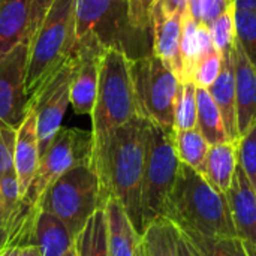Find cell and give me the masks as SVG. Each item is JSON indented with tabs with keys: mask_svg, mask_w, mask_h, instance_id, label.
<instances>
[{
	"mask_svg": "<svg viewBox=\"0 0 256 256\" xmlns=\"http://www.w3.org/2000/svg\"><path fill=\"white\" fill-rule=\"evenodd\" d=\"M148 120L135 116L128 123L93 140L92 165L99 177L102 204L117 200L135 230L142 234L141 186L146 162Z\"/></svg>",
	"mask_w": 256,
	"mask_h": 256,
	"instance_id": "6da1fadb",
	"label": "cell"
},
{
	"mask_svg": "<svg viewBox=\"0 0 256 256\" xmlns=\"http://www.w3.org/2000/svg\"><path fill=\"white\" fill-rule=\"evenodd\" d=\"M164 218L182 231L202 236H237L226 195L194 168L182 164Z\"/></svg>",
	"mask_w": 256,
	"mask_h": 256,
	"instance_id": "7a4b0ae2",
	"label": "cell"
},
{
	"mask_svg": "<svg viewBox=\"0 0 256 256\" xmlns=\"http://www.w3.org/2000/svg\"><path fill=\"white\" fill-rule=\"evenodd\" d=\"M82 40L120 50L130 60L152 52V34L132 27L128 0H76L75 44Z\"/></svg>",
	"mask_w": 256,
	"mask_h": 256,
	"instance_id": "3957f363",
	"label": "cell"
},
{
	"mask_svg": "<svg viewBox=\"0 0 256 256\" xmlns=\"http://www.w3.org/2000/svg\"><path fill=\"white\" fill-rule=\"evenodd\" d=\"M76 0H54L28 40L26 92L30 96L74 54Z\"/></svg>",
	"mask_w": 256,
	"mask_h": 256,
	"instance_id": "277c9868",
	"label": "cell"
},
{
	"mask_svg": "<svg viewBox=\"0 0 256 256\" xmlns=\"http://www.w3.org/2000/svg\"><path fill=\"white\" fill-rule=\"evenodd\" d=\"M138 114L130 58L120 50L104 48L99 60V82L92 117V140L128 123Z\"/></svg>",
	"mask_w": 256,
	"mask_h": 256,
	"instance_id": "5b68a950",
	"label": "cell"
},
{
	"mask_svg": "<svg viewBox=\"0 0 256 256\" xmlns=\"http://www.w3.org/2000/svg\"><path fill=\"white\" fill-rule=\"evenodd\" d=\"M92 148V132L78 128H60L48 148L40 156L34 177L21 198L20 213L12 228L32 230L39 201L46 189L69 168L82 162H90Z\"/></svg>",
	"mask_w": 256,
	"mask_h": 256,
	"instance_id": "8992f818",
	"label": "cell"
},
{
	"mask_svg": "<svg viewBox=\"0 0 256 256\" xmlns=\"http://www.w3.org/2000/svg\"><path fill=\"white\" fill-rule=\"evenodd\" d=\"M100 200L99 177L90 162L78 164L63 172L44 194L38 212H50L63 220L76 237L98 207Z\"/></svg>",
	"mask_w": 256,
	"mask_h": 256,
	"instance_id": "52a82bcc",
	"label": "cell"
},
{
	"mask_svg": "<svg viewBox=\"0 0 256 256\" xmlns=\"http://www.w3.org/2000/svg\"><path fill=\"white\" fill-rule=\"evenodd\" d=\"M180 159L174 146V130L148 122L146 162L141 186V213L144 228L154 219L164 218L168 196L176 184Z\"/></svg>",
	"mask_w": 256,
	"mask_h": 256,
	"instance_id": "ba28073f",
	"label": "cell"
},
{
	"mask_svg": "<svg viewBox=\"0 0 256 256\" xmlns=\"http://www.w3.org/2000/svg\"><path fill=\"white\" fill-rule=\"evenodd\" d=\"M130 74L138 114L174 130V108L180 87L176 74L153 52L130 60Z\"/></svg>",
	"mask_w": 256,
	"mask_h": 256,
	"instance_id": "9c48e42d",
	"label": "cell"
},
{
	"mask_svg": "<svg viewBox=\"0 0 256 256\" xmlns=\"http://www.w3.org/2000/svg\"><path fill=\"white\" fill-rule=\"evenodd\" d=\"M74 68L75 58L72 54L64 64H62L28 96V102L36 114V132L40 156L62 128V120L69 105Z\"/></svg>",
	"mask_w": 256,
	"mask_h": 256,
	"instance_id": "30bf717a",
	"label": "cell"
},
{
	"mask_svg": "<svg viewBox=\"0 0 256 256\" xmlns=\"http://www.w3.org/2000/svg\"><path fill=\"white\" fill-rule=\"evenodd\" d=\"M27 58L28 40H22L0 62V122L16 129L28 111Z\"/></svg>",
	"mask_w": 256,
	"mask_h": 256,
	"instance_id": "8fae6325",
	"label": "cell"
},
{
	"mask_svg": "<svg viewBox=\"0 0 256 256\" xmlns=\"http://www.w3.org/2000/svg\"><path fill=\"white\" fill-rule=\"evenodd\" d=\"M102 50L104 48L94 40H82L75 44V68L69 93V104L72 105L75 114L90 116L93 111L99 82V60Z\"/></svg>",
	"mask_w": 256,
	"mask_h": 256,
	"instance_id": "7c38bea8",
	"label": "cell"
},
{
	"mask_svg": "<svg viewBox=\"0 0 256 256\" xmlns=\"http://www.w3.org/2000/svg\"><path fill=\"white\" fill-rule=\"evenodd\" d=\"M182 15L168 14L160 6L152 8V52L159 57L183 81V62L180 54Z\"/></svg>",
	"mask_w": 256,
	"mask_h": 256,
	"instance_id": "4fadbf2b",
	"label": "cell"
},
{
	"mask_svg": "<svg viewBox=\"0 0 256 256\" xmlns=\"http://www.w3.org/2000/svg\"><path fill=\"white\" fill-rule=\"evenodd\" d=\"M236 80V106L238 135H244L256 123V69L236 40L231 50Z\"/></svg>",
	"mask_w": 256,
	"mask_h": 256,
	"instance_id": "5bb4252c",
	"label": "cell"
},
{
	"mask_svg": "<svg viewBox=\"0 0 256 256\" xmlns=\"http://www.w3.org/2000/svg\"><path fill=\"white\" fill-rule=\"evenodd\" d=\"M225 195L237 237L256 248V190L240 165Z\"/></svg>",
	"mask_w": 256,
	"mask_h": 256,
	"instance_id": "9a60e30c",
	"label": "cell"
},
{
	"mask_svg": "<svg viewBox=\"0 0 256 256\" xmlns=\"http://www.w3.org/2000/svg\"><path fill=\"white\" fill-rule=\"evenodd\" d=\"M39 160H40V152H39V141L36 132V114L32 104L28 102V111L16 129L15 153H14V170L16 174L21 198L27 192L34 177Z\"/></svg>",
	"mask_w": 256,
	"mask_h": 256,
	"instance_id": "2e32d148",
	"label": "cell"
},
{
	"mask_svg": "<svg viewBox=\"0 0 256 256\" xmlns=\"http://www.w3.org/2000/svg\"><path fill=\"white\" fill-rule=\"evenodd\" d=\"M30 244L38 248L40 256H63L75 248V236L57 216L39 210L34 218Z\"/></svg>",
	"mask_w": 256,
	"mask_h": 256,
	"instance_id": "e0dca14e",
	"label": "cell"
},
{
	"mask_svg": "<svg viewBox=\"0 0 256 256\" xmlns=\"http://www.w3.org/2000/svg\"><path fill=\"white\" fill-rule=\"evenodd\" d=\"M104 208L111 256H138L141 234L132 225L122 204L114 198H108Z\"/></svg>",
	"mask_w": 256,
	"mask_h": 256,
	"instance_id": "ac0fdd59",
	"label": "cell"
},
{
	"mask_svg": "<svg viewBox=\"0 0 256 256\" xmlns=\"http://www.w3.org/2000/svg\"><path fill=\"white\" fill-rule=\"evenodd\" d=\"M32 0H0V62L18 44L28 40Z\"/></svg>",
	"mask_w": 256,
	"mask_h": 256,
	"instance_id": "d6986e66",
	"label": "cell"
},
{
	"mask_svg": "<svg viewBox=\"0 0 256 256\" xmlns=\"http://www.w3.org/2000/svg\"><path fill=\"white\" fill-rule=\"evenodd\" d=\"M212 94L213 100L216 102L228 136L231 141H238V129H237V106H236V80L234 70L231 63V52L222 56V68L218 80L207 88Z\"/></svg>",
	"mask_w": 256,
	"mask_h": 256,
	"instance_id": "ffe728a7",
	"label": "cell"
},
{
	"mask_svg": "<svg viewBox=\"0 0 256 256\" xmlns=\"http://www.w3.org/2000/svg\"><path fill=\"white\" fill-rule=\"evenodd\" d=\"M238 165V141H226L210 146L202 176L218 190L226 194Z\"/></svg>",
	"mask_w": 256,
	"mask_h": 256,
	"instance_id": "44dd1931",
	"label": "cell"
},
{
	"mask_svg": "<svg viewBox=\"0 0 256 256\" xmlns=\"http://www.w3.org/2000/svg\"><path fill=\"white\" fill-rule=\"evenodd\" d=\"M196 256H256V248L237 236H202L195 231H182Z\"/></svg>",
	"mask_w": 256,
	"mask_h": 256,
	"instance_id": "7402d4cb",
	"label": "cell"
},
{
	"mask_svg": "<svg viewBox=\"0 0 256 256\" xmlns=\"http://www.w3.org/2000/svg\"><path fill=\"white\" fill-rule=\"evenodd\" d=\"M178 228L166 218L152 220L140 238L138 256H177Z\"/></svg>",
	"mask_w": 256,
	"mask_h": 256,
	"instance_id": "603a6c76",
	"label": "cell"
},
{
	"mask_svg": "<svg viewBox=\"0 0 256 256\" xmlns=\"http://www.w3.org/2000/svg\"><path fill=\"white\" fill-rule=\"evenodd\" d=\"M196 128L210 146L231 141L216 102L201 87H196Z\"/></svg>",
	"mask_w": 256,
	"mask_h": 256,
	"instance_id": "cb8c5ba5",
	"label": "cell"
},
{
	"mask_svg": "<svg viewBox=\"0 0 256 256\" xmlns=\"http://www.w3.org/2000/svg\"><path fill=\"white\" fill-rule=\"evenodd\" d=\"M75 252L76 256H111L104 206L98 207L75 237Z\"/></svg>",
	"mask_w": 256,
	"mask_h": 256,
	"instance_id": "d4e9b609",
	"label": "cell"
},
{
	"mask_svg": "<svg viewBox=\"0 0 256 256\" xmlns=\"http://www.w3.org/2000/svg\"><path fill=\"white\" fill-rule=\"evenodd\" d=\"M174 146L180 162L202 174L210 144L198 130V128L174 130Z\"/></svg>",
	"mask_w": 256,
	"mask_h": 256,
	"instance_id": "484cf974",
	"label": "cell"
},
{
	"mask_svg": "<svg viewBox=\"0 0 256 256\" xmlns=\"http://www.w3.org/2000/svg\"><path fill=\"white\" fill-rule=\"evenodd\" d=\"M20 206H21V195H20V186L15 171L0 176V231L4 243L20 213Z\"/></svg>",
	"mask_w": 256,
	"mask_h": 256,
	"instance_id": "4316f807",
	"label": "cell"
},
{
	"mask_svg": "<svg viewBox=\"0 0 256 256\" xmlns=\"http://www.w3.org/2000/svg\"><path fill=\"white\" fill-rule=\"evenodd\" d=\"M180 54L183 62V81H192L194 70L198 63V22L189 10L182 15Z\"/></svg>",
	"mask_w": 256,
	"mask_h": 256,
	"instance_id": "83f0119b",
	"label": "cell"
},
{
	"mask_svg": "<svg viewBox=\"0 0 256 256\" xmlns=\"http://www.w3.org/2000/svg\"><path fill=\"white\" fill-rule=\"evenodd\" d=\"M196 128V86L192 81L180 82L176 108L174 130H186Z\"/></svg>",
	"mask_w": 256,
	"mask_h": 256,
	"instance_id": "f1b7e54d",
	"label": "cell"
},
{
	"mask_svg": "<svg viewBox=\"0 0 256 256\" xmlns=\"http://www.w3.org/2000/svg\"><path fill=\"white\" fill-rule=\"evenodd\" d=\"M236 40L256 69V12L234 8Z\"/></svg>",
	"mask_w": 256,
	"mask_h": 256,
	"instance_id": "f546056e",
	"label": "cell"
},
{
	"mask_svg": "<svg viewBox=\"0 0 256 256\" xmlns=\"http://www.w3.org/2000/svg\"><path fill=\"white\" fill-rule=\"evenodd\" d=\"M208 30H210L216 51L222 56L230 54L232 50V45L236 42V21H234V4L232 3L222 15H219L208 26Z\"/></svg>",
	"mask_w": 256,
	"mask_h": 256,
	"instance_id": "4dcf8cb0",
	"label": "cell"
},
{
	"mask_svg": "<svg viewBox=\"0 0 256 256\" xmlns=\"http://www.w3.org/2000/svg\"><path fill=\"white\" fill-rule=\"evenodd\" d=\"M238 165L256 190V123L238 140Z\"/></svg>",
	"mask_w": 256,
	"mask_h": 256,
	"instance_id": "1f68e13d",
	"label": "cell"
},
{
	"mask_svg": "<svg viewBox=\"0 0 256 256\" xmlns=\"http://www.w3.org/2000/svg\"><path fill=\"white\" fill-rule=\"evenodd\" d=\"M220 68H222V54L216 51L196 64L192 75V82L196 87L208 88L218 80L220 74Z\"/></svg>",
	"mask_w": 256,
	"mask_h": 256,
	"instance_id": "d6a6232c",
	"label": "cell"
},
{
	"mask_svg": "<svg viewBox=\"0 0 256 256\" xmlns=\"http://www.w3.org/2000/svg\"><path fill=\"white\" fill-rule=\"evenodd\" d=\"M16 128H12L0 122V176L15 171L14 153H15Z\"/></svg>",
	"mask_w": 256,
	"mask_h": 256,
	"instance_id": "836d02e7",
	"label": "cell"
},
{
	"mask_svg": "<svg viewBox=\"0 0 256 256\" xmlns=\"http://www.w3.org/2000/svg\"><path fill=\"white\" fill-rule=\"evenodd\" d=\"M154 0H128L129 20L135 30L152 34V8Z\"/></svg>",
	"mask_w": 256,
	"mask_h": 256,
	"instance_id": "e575fe53",
	"label": "cell"
},
{
	"mask_svg": "<svg viewBox=\"0 0 256 256\" xmlns=\"http://www.w3.org/2000/svg\"><path fill=\"white\" fill-rule=\"evenodd\" d=\"M231 3V0H201L202 24L208 27L219 15H222L230 8Z\"/></svg>",
	"mask_w": 256,
	"mask_h": 256,
	"instance_id": "d590c367",
	"label": "cell"
},
{
	"mask_svg": "<svg viewBox=\"0 0 256 256\" xmlns=\"http://www.w3.org/2000/svg\"><path fill=\"white\" fill-rule=\"evenodd\" d=\"M54 0H32V10H30V27H28V40L34 36L38 27L40 26L44 16L46 15L50 6Z\"/></svg>",
	"mask_w": 256,
	"mask_h": 256,
	"instance_id": "8d00e7d4",
	"label": "cell"
},
{
	"mask_svg": "<svg viewBox=\"0 0 256 256\" xmlns=\"http://www.w3.org/2000/svg\"><path fill=\"white\" fill-rule=\"evenodd\" d=\"M213 52H216V48L213 45L208 27L206 24H198V63Z\"/></svg>",
	"mask_w": 256,
	"mask_h": 256,
	"instance_id": "74e56055",
	"label": "cell"
},
{
	"mask_svg": "<svg viewBox=\"0 0 256 256\" xmlns=\"http://www.w3.org/2000/svg\"><path fill=\"white\" fill-rule=\"evenodd\" d=\"M153 4L160 6L168 14H184L188 10V0H154Z\"/></svg>",
	"mask_w": 256,
	"mask_h": 256,
	"instance_id": "f35d334b",
	"label": "cell"
},
{
	"mask_svg": "<svg viewBox=\"0 0 256 256\" xmlns=\"http://www.w3.org/2000/svg\"><path fill=\"white\" fill-rule=\"evenodd\" d=\"M177 256H196L189 242L184 238V236L180 231H178V243H177Z\"/></svg>",
	"mask_w": 256,
	"mask_h": 256,
	"instance_id": "ab89813d",
	"label": "cell"
},
{
	"mask_svg": "<svg viewBox=\"0 0 256 256\" xmlns=\"http://www.w3.org/2000/svg\"><path fill=\"white\" fill-rule=\"evenodd\" d=\"M188 10L192 15V18L202 24V15H201V0H188Z\"/></svg>",
	"mask_w": 256,
	"mask_h": 256,
	"instance_id": "60d3db41",
	"label": "cell"
},
{
	"mask_svg": "<svg viewBox=\"0 0 256 256\" xmlns=\"http://www.w3.org/2000/svg\"><path fill=\"white\" fill-rule=\"evenodd\" d=\"M234 8L237 9H246L256 12V0H232Z\"/></svg>",
	"mask_w": 256,
	"mask_h": 256,
	"instance_id": "b9f144b4",
	"label": "cell"
},
{
	"mask_svg": "<svg viewBox=\"0 0 256 256\" xmlns=\"http://www.w3.org/2000/svg\"><path fill=\"white\" fill-rule=\"evenodd\" d=\"M21 256H40V254L34 244H26V246H22Z\"/></svg>",
	"mask_w": 256,
	"mask_h": 256,
	"instance_id": "7bdbcfd3",
	"label": "cell"
},
{
	"mask_svg": "<svg viewBox=\"0 0 256 256\" xmlns=\"http://www.w3.org/2000/svg\"><path fill=\"white\" fill-rule=\"evenodd\" d=\"M63 256H76V252H75V248L72 249V250H69L66 255H63Z\"/></svg>",
	"mask_w": 256,
	"mask_h": 256,
	"instance_id": "ee69618b",
	"label": "cell"
},
{
	"mask_svg": "<svg viewBox=\"0 0 256 256\" xmlns=\"http://www.w3.org/2000/svg\"><path fill=\"white\" fill-rule=\"evenodd\" d=\"M3 244H4V240H3V236H2V231H0V246L3 248Z\"/></svg>",
	"mask_w": 256,
	"mask_h": 256,
	"instance_id": "f6af8a7d",
	"label": "cell"
},
{
	"mask_svg": "<svg viewBox=\"0 0 256 256\" xmlns=\"http://www.w3.org/2000/svg\"><path fill=\"white\" fill-rule=\"evenodd\" d=\"M0 250H2V246H0Z\"/></svg>",
	"mask_w": 256,
	"mask_h": 256,
	"instance_id": "bcb514c9",
	"label": "cell"
},
{
	"mask_svg": "<svg viewBox=\"0 0 256 256\" xmlns=\"http://www.w3.org/2000/svg\"><path fill=\"white\" fill-rule=\"evenodd\" d=\"M231 2H232V0H231Z\"/></svg>",
	"mask_w": 256,
	"mask_h": 256,
	"instance_id": "7dc6e473",
	"label": "cell"
}]
</instances>
